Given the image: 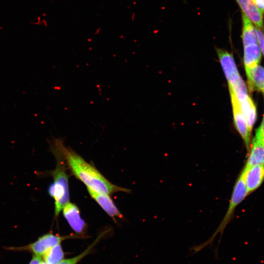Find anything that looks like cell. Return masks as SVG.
Wrapping results in <instances>:
<instances>
[{
	"mask_svg": "<svg viewBox=\"0 0 264 264\" xmlns=\"http://www.w3.org/2000/svg\"><path fill=\"white\" fill-rule=\"evenodd\" d=\"M87 190L91 197L111 218L116 219L122 217V214L109 195L98 193L88 188Z\"/></svg>",
	"mask_w": 264,
	"mask_h": 264,
	"instance_id": "10",
	"label": "cell"
},
{
	"mask_svg": "<svg viewBox=\"0 0 264 264\" xmlns=\"http://www.w3.org/2000/svg\"><path fill=\"white\" fill-rule=\"evenodd\" d=\"M42 260V257L34 255L29 264H40Z\"/></svg>",
	"mask_w": 264,
	"mask_h": 264,
	"instance_id": "21",
	"label": "cell"
},
{
	"mask_svg": "<svg viewBox=\"0 0 264 264\" xmlns=\"http://www.w3.org/2000/svg\"><path fill=\"white\" fill-rule=\"evenodd\" d=\"M255 137L264 140V114L262 123L256 130Z\"/></svg>",
	"mask_w": 264,
	"mask_h": 264,
	"instance_id": "19",
	"label": "cell"
},
{
	"mask_svg": "<svg viewBox=\"0 0 264 264\" xmlns=\"http://www.w3.org/2000/svg\"><path fill=\"white\" fill-rule=\"evenodd\" d=\"M242 38L243 46L258 44L255 27L251 21L242 13Z\"/></svg>",
	"mask_w": 264,
	"mask_h": 264,
	"instance_id": "14",
	"label": "cell"
},
{
	"mask_svg": "<svg viewBox=\"0 0 264 264\" xmlns=\"http://www.w3.org/2000/svg\"><path fill=\"white\" fill-rule=\"evenodd\" d=\"M248 195L243 177L240 173L234 184L228 209L219 226L211 237L206 242L192 248L191 250L193 254L201 250L207 245H211L214 239L219 233L220 234V239H221L224 230L233 216L235 209Z\"/></svg>",
	"mask_w": 264,
	"mask_h": 264,
	"instance_id": "3",
	"label": "cell"
},
{
	"mask_svg": "<svg viewBox=\"0 0 264 264\" xmlns=\"http://www.w3.org/2000/svg\"><path fill=\"white\" fill-rule=\"evenodd\" d=\"M216 51L228 86H233L241 77L233 55L223 49L217 48Z\"/></svg>",
	"mask_w": 264,
	"mask_h": 264,
	"instance_id": "5",
	"label": "cell"
},
{
	"mask_svg": "<svg viewBox=\"0 0 264 264\" xmlns=\"http://www.w3.org/2000/svg\"><path fill=\"white\" fill-rule=\"evenodd\" d=\"M95 243L89 246L83 252L71 258L63 260L58 264H77L85 256H86L91 250V248L94 245Z\"/></svg>",
	"mask_w": 264,
	"mask_h": 264,
	"instance_id": "17",
	"label": "cell"
},
{
	"mask_svg": "<svg viewBox=\"0 0 264 264\" xmlns=\"http://www.w3.org/2000/svg\"><path fill=\"white\" fill-rule=\"evenodd\" d=\"M243 49V62L246 72L259 65L262 52L259 44L244 46Z\"/></svg>",
	"mask_w": 264,
	"mask_h": 264,
	"instance_id": "13",
	"label": "cell"
},
{
	"mask_svg": "<svg viewBox=\"0 0 264 264\" xmlns=\"http://www.w3.org/2000/svg\"><path fill=\"white\" fill-rule=\"evenodd\" d=\"M255 28L258 38V44L260 47L261 52L264 56V35L261 29L256 27H255Z\"/></svg>",
	"mask_w": 264,
	"mask_h": 264,
	"instance_id": "18",
	"label": "cell"
},
{
	"mask_svg": "<svg viewBox=\"0 0 264 264\" xmlns=\"http://www.w3.org/2000/svg\"><path fill=\"white\" fill-rule=\"evenodd\" d=\"M50 148L58 151L66 165L73 175L94 192L111 195L118 192H128V189L116 186L109 181L93 165L86 161L80 155L66 147L59 138L49 140Z\"/></svg>",
	"mask_w": 264,
	"mask_h": 264,
	"instance_id": "1",
	"label": "cell"
},
{
	"mask_svg": "<svg viewBox=\"0 0 264 264\" xmlns=\"http://www.w3.org/2000/svg\"><path fill=\"white\" fill-rule=\"evenodd\" d=\"M50 150L56 157V164L55 168L50 172L53 181L48 188V193L54 200V216L57 217L69 202L68 176L66 163L60 153L53 148Z\"/></svg>",
	"mask_w": 264,
	"mask_h": 264,
	"instance_id": "2",
	"label": "cell"
},
{
	"mask_svg": "<svg viewBox=\"0 0 264 264\" xmlns=\"http://www.w3.org/2000/svg\"><path fill=\"white\" fill-rule=\"evenodd\" d=\"M250 91L256 89L264 94V67L259 65L246 72Z\"/></svg>",
	"mask_w": 264,
	"mask_h": 264,
	"instance_id": "12",
	"label": "cell"
},
{
	"mask_svg": "<svg viewBox=\"0 0 264 264\" xmlns=\"http://www.w3.org/2000/svg\"><path fill=\"white\" fill-rule=\"evenodd\" d=\"M242 13L245 15L255 25V27L263 29L264 27V18L252 0H235Z\"/></svg>",
	"mask_w": 264,
	"mask_h": 264,
	"instance_id": "9",
	"label": "cell"
},
{
	"mask_svg": "<svg viewBox=\"0 0 264 264\" xmlns=\"http://www.w3.org/2000/svg\"><path fill=\"white\" fill-rule=\"evenodd\" d=\"M64 254L60 243L52 247L44 255V261L47 264H58L63 260Z\"/></svg>",
	"mask_w": 264,
	"mask_h": 264,
	"instance_id": "16",
	"label": "cell"
},
{
	"mask_svg": "<svg viewBox=\"0 0 264 264\" xmlns=\"http://www.w3.org/2000/svg\"><path fill=\"white\" fill-rule=\"evenodd\" d=\"M235 126L242 137L247 150L250 148L251 132L249 130L246 119L241 109L240 103L232 88H229Z\"/></svg>",
	"mask_w": 264,
	"mask_h": 264,
	"instance_id": "4",
	"label": "cell"
},
{
	"mask_svg": "<svg viewBox=\"0 0 264 264\" xmlns=\"http://www.w3.org/2000/svg\"><path fill=\"white\" fill-rule=\"evenodd\" d=\"M62 211L64 217L73 230L78 234H84L86 230L87 223L81 218L78 207L69 202Z\"/></svg>",
	"mask_w": 264,
	"mask_h": 264,
	"instance_id": "8",
	"label": "cell"
},
{
	"mask_svg": "<svg viewBox=\"0 0 264 264\" xmlns=\"http://www.w3.org/2000/svg\"><path fill=\"white\" fill-rule=\"evenodd\" d=\"M244 167L264 165V140L254 137Z\"/></svg>",
	"mask_w": 264,
	"mask_h": 264,
	"instance_id": "11",
	"label": "cell"
},
{
	"mask_svg": "<svg viewBox=\"0 0 264 264\" xmlns=\"http://www.w3.org/2000/svg\"><path fill=\"white\" fill-rule=\"evenodd\" d=\"M40 264H47L43 260Z\"/></svg>",
	"mask_w": 264,
	"mask_h": 264,
	"instance_id": "22",
	"label": "cell"
},
{
	"mask_svg": "<svg viewBox=\"0 0 264 264\" xmlns=\"http://www.w3.org/2000/svg\"><path fill=\"white\" fill-rule=\"evenodd\" d=\"M67 238L69 236H61L49 233L40 237L26 247L34 255L42 257L49 249Z\"/></svg>",
	"mask_w": 264,
	"mask_h": 264,
	"instance_id": "6",
	"label": "cell"
},
{
	"mask_svg": "<svg viewBox=\"0 0 264 264\" xmlns=\"http://www.w3.org/2000/svg\"><path fill=\"white\" fill-rule=\"evenodd\" d=\"M241 174L250 194L258 189L264 180V165L244 167Z\"/></svg>",
	"mask_w": 264,
	"mask_h": 264,
	"instance_id": "7",
	"label": "cell"
},
{
	"mask_svg": "<svg viewBox=\"0 0 264 264\" xmlns=\"http://www.w3.org/2000/svg\"><path fill=\"white\" fill-rule=\"evenodd\" d=\"M260 13L264 14V0H252Z\"/></svg>",
	"mask_w": 264,
	"mask_h": 264,
	"instance_id": "20",
	"label": "cell"
},
{
	"mask_svg": "<svg viewBox=\"0 0 264 264\" xmlns=\"http://www.w3.org/2000/svg\"><path fill=\"white\" fill-rule=\"evenodd\" d=\"M240 103L241 109L245 117L249 130L251 132L256 118V109L249 96Z\"/></svg>",
	"mask_w": 264,
	"mask_h": 264,
	"instance_id": "15",
	"label": "cell"
}]
</instances>
